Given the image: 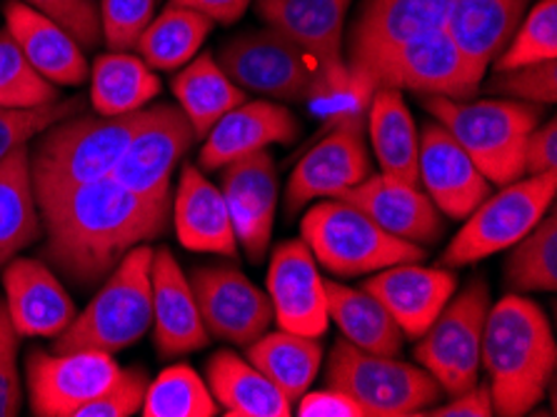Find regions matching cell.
I'll use <instances>...</instances> for the list:
<instances>
[{
    "mask_svg": "<svg viewBox=\"0 0 557 417\" xmlns=\"http://www.w3.org/2000/svg\"><path fill=\"white\" fill-rule=\"evenodd\" d=\"M46 228V260L71 283L98 285L135 245L156 241L171 220V200L143 198L103 177L36 193Z\"/></svg>",
    "mask_w": 557,
    "mask_h": 417,
    "instance_id": "1",
    "label": "cell"
},
{
    "mask_svg": "<svg viewBox=\"0 0 557 417\" xmlns=\"http://www.w3.org/2000/svg\"><path fill=\"white\" fill-rule=\"evenodd\" d=\"M480 363L491 376L493 413L528 415L545 397L557 365L555 335L547 315L520 293L491 305Z\"/></svg>",
    "mask_w": 557,
    "mask_h": 417,
    "instance_id": "2",
    "label": "cell"
},
{
    "mask_svg": "<svg viewBox=\"0 0 557 417\" xmlns=\"http://www.w3.org/2000/svg\"><path fill=\"white\" fill-rule=\"evenodd\" d=\"M348 75L350 93L358 100L373 96L375 88L468 100L480 90L485 68L462 53L450 33L441 28L380 50L348 68Z\"/></svg>",
    "mask_w": 557,
    "mask_h": 417,
    "instance_id": "3",
    "label": "cell"
},
{
    "mask_svg": "<svg viewBox=\"0 0 557 417\" xmlns=\"http://www.w3.org/2000/svg\"><path fill=\"white\" fill-rule=\"evenodd\" d=\"M423 106L487 181L508 185L525 175V143L540 125V106L505 98L470 103L441 96H423Z\"/></svg>",
    "mask_w": 557,
    "mask_h": 417,
    "instance_id": "4",
    "label": "cell"
},
{
    "mask_svg": "<svg viewBox=\"0 0 557 417\" xmlns=\"http://www.w3.org/2000/svg\"><path fill=\"white\" fill-rule=\"evenodd\" d=\"M153 253L146 243L128 250L88 308L53 338V353L98 351L113 355L138 343L153 326Z\"/></svg>",
    "mask_w": 557,
    "mask_h": 417,
    "instance_id": "5",
    "label": "cell"
},
{
    "mask_svg": "<svg viewBox=\"0 0 557 417\" xmlns=\"http://www.w3.org/2000/svg\"><path fill=\"white\" fill-rule=\"evenodd\" d=\"M146 108L128 115H81L46 127L30 152L33 188L44 193L111 177Z\"/></svg>",
    "mask_w": 557,
    "mask_h": 417,
    "instance_id": "6",
    "label": "cell"
},
{
    "mask_svg": "<svg viewBox=\"0 0 557 417\" xmlns=\"http://www.w3.org/2000/svg\"><path fill=\"white\" fill-rule=\"evenodd\" d=\"M300 233L315 262L335 278H356L425 258L423 245L385 233L360 208L341 198L312 206Z\"/></svg>",
    "mask_w": 557,
    "mask_h": 417,
    "instance_id": "7",
    "label": "cell"
},
{
    "mask_svg": "<svg viewBox=\"0 0 557 417\" xmlns=\"http://www.w3.org/2000/svg\"><path fill=\"white\" fill-rule=\"evenodd\" d=\"M327 388L341 390L362 407L366 417L423 415L443 395L425 368L395 360V355H375L337 340L325 370Z\"/></svg>",
    "mask_w": 557,
    "mask_h": 417,
    "instance_id": "8",
    "label": "cell"
},
{
    "mask_svg": "<svg viewBox=\"0 0 557 417\" xmlns=\"http://www.w3.org/2000/svg\"><path fill=\"white\" fill-rule=\"evenodd\" d=\"M555 193L557 170L500 185V193L487 195L466 218V225L445 248L441 266L447 270L466 268L512 248L553 208Z\"/></svg>",
    "mask_w": 557,
    "mask_h": 417,
    "instance_id": "9",
    "label": "cell"
},
{
    "mask_svg": "<svg viewBox=\"0 0 557 417\" xmlns=\"http://www.w3.org/2000/svg\"><path fill=\"white\" fill-rule=\"evenodd\" d=\"M221 68L240 90L302 103L333 96L308 53L273 28L248 30L221 50Z\"/></svg>",
    "mask_w": 557,
    "mask_h": 417,
    "instance_id": "10",
    "label": "cell"
},
{
    "mask_svg": "<svg viewBox=\"0 0 557 417\" xmlns=\"http://www.w3.org/2000/svg\"><path fill=\"white\" fill-rule=\"evenodd\" d=\"M491 312V287L483 278L470 280L447 303L416 347V360L441 382L443 393L460 395L478 385L480 347Z\"/></svg>",
    "mask_w": 557,
    "mask_h": 417,
    "instance_id": "11",
    "label": "cell"
},
{
    "mask_svg": "<svg viewBox=\"0 0 557 417\" xmlns=\"http://www.w3.org/2000/svg\"><path fill=\"white\" fill-rule=\"evenodd\" d=\"M370 175L366 146V115L352 110L343 115L325 138H320L293 168L285 185V210L295 216L315 198H337Z\"/></svg>",
    "mask_w": 557,
    "mask_h": 417,
    "instance_id": "12",
    "label": "cell"
},
{
    "mask_svg": "<svg viewBox=\"0 0 557 417\" xmlns=\"http://www.w3.org/2000/svg\"><path fill=\"white\" fill-rule=\"evenodd\" d=\"M113 355L98 351H33L25 360L28 403L38 417H75L121 376Z\"/></svg>",
    "mask_w": 557,
    "mask_h": 417,
    "instance_id": "13",
    "label": "cell"
},
{
    "mask_svg": "<svg viewBox=\"0 0 557 417\" xmlns=\"http://www.w3.org/2000/svg\"><path fill=\"white\" fill-rule=\"evenodd\" d=\"M196 140V131L178 106H148L113 177L153 200H171V175Z\"/></svg>",
    "mask_w": 557,
    "mask_h": 417,
    "instance_id": "14",
    "label": "cell"
},
{
    "mask_svg": "<svg viewBox=\"0 0 557 417\" xmlns=\"http://www.w3.org/2000/svg\"><path fill=\"white\" fill-rule=\"evenodd\" d=\"M350 0H256L268 28L283 33L318 65L333 96H352L343 61V23Z\"/></svg>",
    "mask_w": 557,
    "mask_h": 417,
    "instance_id": "15",
    "label": "cell"
},
{
    "mask_svg": "<svg viewBox=\"0 0 557 417\" xmlns=\"http://www.w3.org/2000/svg\"><path fill=\"white\" fill-rule=\"evenodd\" d=\"M206 333L225 343L248 347L252 340L268 333L273 305L233 266H202L190 275Z\"/></svg>",
    "mask_w": 557,
    "mask_h": 417,
    "instance_id": "16",
    "label": "cell"
},
{
    "mask_svg": "<svg viewBox=\"0 0 557 417\" xmlns=\"http://www.w3.org/2000/svg\"><path fill=\"white\" fill-rule=\"evenodd\" d=\"M268 297L281 330L306 338L327 333V297L318 262L302 241H285L273 250L268 268Z\"/></svg>",
    "mask_w": 557,
    "mask_h": 417,
    "instance_id": "17",
    "label": "cell"
},
{
    "mask_svg": "<svg viewBox=\"0 0 557 417\" xmlns=\"http://www.w3.org/2000/svg\"><path fill=\"white\" fill-rule=\"evenodd\" d=\"M418 181L453 220H466L491 195V181L441 123H428L418 135Z\"/></svg>",
    "mask_w": 557,
    "mask_h": 417,
    "instance_id": "18",
    "label": "cell"
},
{
    "mask_svg": "<svg viewBox=\"0 0 557 417\" xmlns=\"http://www.w3.org/2000/svg\"><path fill=\"white\" fill-rule=\"evenodd\" d=\"M223 198L235 241L243 245L252 262L265 258L273 237L275 208H277V173L268 150L233 160L223 168Z\"/></svg>",
    "mask_w": 557,
    "mask_h": 417,
    "instance_id": "19",
    "label": "cell"
},
{
    "mask_svg": "<svg viewBox=\"0 0 557 417\" xmlns=\"http://www.w3.org/2000/svg\"><path fill=\"white\" fill-rule=\"evenodd\" d=\"M362 291H368L391 312L405 338L418 340L450 303L458 291V280L443 266L423 268L418 262H398L377 270V275L366 280Z\"/></svg>",
    "mask_w": 557,
    "mask_h": 417,
    "instance_id": "20",
    "label": "cell"
},
{
    "mask_svg": "<svg viewBox=\"0 0 557 417\" xmlns=\"http://www.w3.org/2000/svg\"><path fill=\"white\" fill-rule=\"evenodd\" d=\"M337 198L352 203L385 233L400 241L433 245L445 233L441 210L428 198V193L420 191V185L400 181L395 175H368L366 181L343 191Z\"/></svg>",
    "mask_w": 557,
    "mask_h": 417,
    "instance_id": "21",
    "label": "cell"
},
{
    "mask_svg": "<svg viewBox=\"0 0 557 417\" xmlns=\"http://www.w3.org/2000/svg\"><path fill=\"white\" fill-rule=\"evenodd\" d=\"M5 308L21 338H55L75 318L73 297L40 260L13 258L3 268Z\"/></svg>",
    "mask_w": 557,
    "mask_h": 417,
    "instance_id": "22",
    "label": "cell"
},
{
    "mask_svg": "<svg viewBox=\"0 0 557 417\" xmlns=\"http://www.w3.org/2000/svg\"><path fill=\"white\" fill-rule=\"evenodd\" d=\"M298 121L288 108L268 100L240 103L208 131L200 150V168L221 170L233 160L265 150L273 143L288 146L298 140Z\"/></svg>",
    "mask_w": 557,
    "mask_h": 417,
    "instance_id": "23",
    "label": "cell"
},
{
    "mask_svg": "<svg viewBox=\"0 0 557 417\" xmlns=\"http://www.w3.org/2000/svg\"><path fill=\"white\" fill-rule=\"evenodd\" d=\"M455 0H362L350 28L348 68L403 40L441 30Z\"/></svg>",
    "mask_w": 557,
    "mask_h": 417,
    "instance_id": "24",
    "label": "cell"
},
{
    "mask_svg": "<svg viewBox=\"0 0 557 417\" xmlns=\"http://www.w3.org/2000/svg\"><path fill=\"white\" fill-rule=\"evenodd\" d=\"M153 338L160 357L185 355L208 345L190 280L185 278L175 255L168 248L153 253Z\"/></svg>",
    "mask_w": 557,
    "mask_h": 417,
    "instance_id": "25",
    "label": "cell"
},
{
    "mask_svg": "<svg viewBox=\"0 0 557 417\" xmlns=\"http://www.w3.org/2000/svg\"><path fill=\"white\" fill-rule=\"evenodd\" d=\"M5 30L46 81L53 85H81L88 78L90 71L81 42L63 25L23 0H5Z\"/></svg>",
    "mask_w": 557,
    "mask_h": 417,
    "instance_id": "26",
    "label": "cell"
},
{
    "mask_svg": "<svg viewBox=\"0 0 557 417\" xmlns=\"http://www.w3.org/2000/svg\"><path fill=\"white\" fill-rule=\"evenodd\" d=\"M173 225L178 243L193 253L238 255L223 191L215 188L196 165H185L173 203Z\"/></svg>",
    "mask_w": 557,
    "mask_h": 417,
    "instance_id": "27",
    "label": "cell"
},
{
    "mask_svg": "<svg viewBox=\"0 0 557 417\" xmlns=\"http://www.w3.org/2000/svg\"><path fill=\"white\" fill-rule=\"evenodd\" d=\"M208 388L218 407L231 417H290L293 403L273 380L265 378L256 365L221 351L206 365Z\"/></svg>",
    "mask_w": 557,
    "mask_h": 417,
    "instance_id": "28",
    "label": "cell"
},
{
    "mask_svg": "<svg viewBox=\"0 0 557 417\" xmlns=\"http://www.w3.org/2000/svg\"><path fill=\"white\" fill-rule=\"evenodd\" d=\"M530 0H455L445 30L487 71L528 13Z\"/></svg>",
    "mask_w": 557,
    "mask_h": 417,
    "instance_id": "29",
    "label": "cell"
},
{
    "mask_svg": "<svg viewBox=\"0 0 557 417\" xmlns=\"http://www.w3.org/2000/svg\"><path fill=\"white\" fill-rule=\"evenodd\" d=\"M331 318L350 345L375 355H398L403 347V330L391 318L380 301L362 287H348L323 280Z\"/></svg>",
    "mask_w": 557,
    "mask_h": 417,
    "instance_id": "30",
    "label": "cell"
},
{
    "mask_svg": "<svg viewBox=\"0 0 557 417\" xmlns=\"http://www.w3.org/2000/svg\"><path fill=\"white\" fill-rule=\"evenodd\" d=\"M40 235V212L30 175L28 143L0 163V268Z\"/></svg>",
    "mask_w": 557,
    "mask_h": 417,
    "instance_id": "31",
    "label": "cell"
},
{
    "mask_svg": "<svg viewBox=\"0 0 557 417\" xmlns=\"http://www.w3.org/2000/svg\"><path fill=\"white\" fill-rule=\"evenodd\" d=\"M368 127L373 150L383 173L400 177L412 185L418 181V127L410 108L405 106L403 90L375 88L370 96Z\"/></svg>",
    "mask_w": 557,
    "mask_h": 417,
    "instance_id": "32",
    "label": "cell"
},
{
    "mask_svg": "<svg viewBox=\"0 0 557 417\" xmlns=\"http://www.w3.org/2000/svg\"><path fill=\"white\" fill-rule=\"evenodd\" d=\"M173 93L178 108L188 118L196 138L208 135L225 113L246 103V90L227 78L221 63L210 53L196 56L173 78Z\"/></svg>",
    "mask_w": 557,
    "mask_h": 417,
    "instance_id": "33",
    "label": "cell"
},
{
    "mask_svg": "<svg viewBox=\"0 0 557 417\" xmlns=\"http://www.w3.org/2000/svg\"><path fill=\"white\" fill-rule=\"evenodd\" d=\"M90 100L100 115H128L143 110L160 93V78L143 58L103 53L92 63Z\"/></svg>",
    "mask_w": 557,
    "mask_h": 417,
    "instance_id": "34",
    "label": "cell"
},
{
    "mask_svg": "<svg viewBox=\"0 0 557 417\" xmlns=\"http://www.w3.org/2000/svg\"><path fill=\"white\" fill-rule=\"evenodd\" d=\"M248 363L273 380L293 403L302 393H308L312 380L318 378L323 347L318 338L288 333V330L270 335L263 333L248 345Z\"/></svg>",
    "mask_w": 557,
    "mask_h": 417,
    "instance_id": "35",
    "label": "cell"
},
{
    "mask_svg": "<svg viewBox=\"0 0 557 417\" xmlns=\"http://www.w3.org/2000/svg\"><path fill=\"white\" fill-rule=\"evenodd\" d=\"M210 30L213 21L208 15L171 3L148 23L135 50L153 71H178L198 56Z\"/></svg>",
    "mask_w": 557,
    "mask_h": 417,
    "instance_id": "36",
    "label": "cell"
},
{
    "mask_svg": "<svg viewBox=\"0 0 557 417\" xmlns=\"http://www.w3.org/2000/svg\"><path fill=\"white\" fill-rule=\"evenodd\" d=\"M505 285L510 293L557 291V216L550 208L543 220L512 245L505 262Z\"/></svg>",
    "mask_w": 557,
    "mask_h": 417,
    "instance_id": "37",
    "label": "cell"
},
{
    "mask_svg": "<svg viewBox=\"0 0 557 417\" xmlns=\"http://www.w3.org/2000/svg\"><path fill=\"white\" fill-rule=\"evenodd\" d=\"M143 417H213L218 403L190 365H173L148 382Z\"/></svg>",
    "mask_w": 557,
    "mask_h": 417,
    "instance_id": "38",
    "label": "cell"
},
{
    "mask_svg": "<svg viewBox=\"0 0 557 417\" xmlns=\"http://www.w3.org/2000/svg\"><path fill=\"white\" fill-rule=\"evenodd\" d=\"M557 58V0H537L500 56L495 58V71L555 61Z\"/></svg>",
    "mask_w": 557,
    "mask_h": 417,
    "instance_id": "39",
    "label": "cell"
},
{
    "mask_svg": "<svg viewBox=\"0 0 557 417\" xmlns=\"http://www.w3.org/2000/svg\"><path fill=\"white\" fill-rule=\"evenodd\" d=\"M58 100L55 85L46 81L8 30H0V108H36Z\"/></svg>",
    "mask_w": 557,
    "mask_h": 417,
    "instance_id": "40",
    "label": "cell"
},
{
    "mask_svg": "<svg viewBox=\"0 0 557 417\" xmlns=\"http://www.w3.org/2000/svg\"><path fill=\"white\" fill-rule=\"evenodd\" d=\"M81 108V100H53L36 108H0V163L46 127L71 118Z\"/></svg>",
    "mask_w": 557,
    "mask_h": 417,
    "instance_id": "41",
    "label": "cell"
},
{
    "mask_svg": "<svg viewBox=\"0 0 557 417\" xmlns=\"http://www.w3.org/2000/svg\"><path fill=\"white\" fill-rule=\"evenodd\" d=\"M156 0H98L100 36L117 53H131L153 21Z\"/></svg>",
    "mask_w": 557,
    "mask_h": 417,
    "instance_id": "42",
    "label": "cell"
},
{
    "mask_svg": "<svg viewBox=\"0 0 557 417\" xmlns=\"http://www.w3.org/2000/svg\"><path fill=\"white\" fill-rule=\"evenodd\" d=\"M497 75L487 83V90L497 96L522 100V103H555L557 100V63L543 61L530 63L510 71H495Z\"/></svg>",
    "mask_w": 557,
    "mask_h": 417,
    "instance_id": "43",
    "label": "cell"
},
{
    "mask_svg": "<svg viewBox=\"0 0 557 417\" xmlns=\"http://www.w3.org/2000/svg\"><path fill=\"white\" fill-rule=\"evenodd\" d=\"M148 382L150 380L143 368H125L103 395L83 405L75 417H131L140 413Z\"/></svg>",
    "mask_w": 557,
    "mask_h": 417,
    "instance_id": "44",
    "label": "cell"
},
{
    "mask_svg": "<svg viewBox=\"0 0 557 417\" xmlns=\"http://www.w3.org/2000/svg\"><path fill=\"white\" fill-rule=\"evenodd\" d=\"M21 335L13 328L5 301L0 297V417H15L23 405V382L18 372Z\"/></svg>",
    "mask_w": 557,
    "mask_h": 417,
    "instance_id": "45",
    "label": "cell"
},
{
    "mask_svg": "<svg viewBox=\"0 0 557 417\" xmlns=\"http://www.w3.org/2000/svg\"><path fill=\"white\" fill-rule=\"evenodd\" d=\"M23 3L63 25L83 48H96L103 38L100 36L98 8L92 0H23Z\"/></svg>",
    "mask_w": 557,
    "mask_h": 417,
    "instance_id": "46",
    "label": "cell"
},
{
    "mask_svg": "<svg viewBox=\"0 0 557 417\" xmlns=\"http://www.w3.org/2000/svg\"><path fill=\"white\" fill-rule=\"evenodd\" d=\"M300 417H366L362 407L335 388L318 390V393H302L298 397Z\"/></svg>",
    "mask_w": 557,
    "mask_h": 417,
    "instance_id": "47",
    "label": "cell"
},
{
    "mask_svg": "<svg viewBox=\"0 0 557 417\" xmlns=\"http://www.w3.org/2000/svg\"><path fill=\"white\" fill-rule=\"evenodd\" d=\"M557 170V121L537 125L525 143V173L540 175Z\"/></svg>",
    "mask_w": 557,
    "mask_h": 417,
    "instance_id": "48",
    "label": "cell"
},
{
    "mask_svg": "<svg viewBox=\"0 0 557 417\" xmlns=\"http://www.w3.org/2000/svg\"><path fill=\"white\" fill-rule=\"evenodd\" d=\"M423 415H437V417H491L493 413V397L491 388L487 385H475L466 390V393L453 395L447 405L435 407V410H428Z\"/></svg>",
    "mask_w": 557,
    "mask_h": 417,
    "instance_id": "49",
    "label": "cell"
},
{
    "mask_svg": "<svg viewBox=\"0 0 557 417\" xmlns=\"http://www.w3.org/2000/svg\"><path fill=\"white\" fill-rule=\"evenodd\" d=\"M171 3L193 8V11L208 15L213 23L231 25L243 19L252 0H171Z\"/></svg>",
    "mask_w": 557,
    "mask_h": 417,
    "instance_id": "50",
    "label": "cell"
}]
</instances>
